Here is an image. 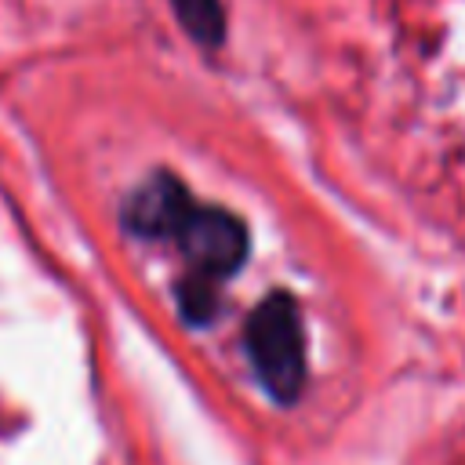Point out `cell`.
<instances>
[{
  "label": "cell",
  "mask_w": 465,
  "mask_h": 465,
  "mask_svg": "<svg viewBox=\"0 0 465 465\" xmlns=\"http://www.w3.org/2000/svg\"><path fill=\"white\" fill-rule=\"evenodd\" d=\"M193 196L189 189L167 174V171H156L149 174L127 200H124V229L131 236H142V240H174V232L182 229V222L189 218L193 211Z\"/></svg>",
  "instance_id": "cell-3"
},
{
  "label": "cell",
  "mask_w": 465,
  "mask_h": 465,
  "mask_svg": "<svg viewBox=\"0 0 465 465\" xmlns=\"http://www.w3.org/2000/svg\"><path fill=\"white\" fill-rule=\"evenodd\" d=\"M174 18L182 22V29L203 44V47H218L225 40V11L222 0H171Z\"/></svg>",
  "instance_id": "cell-4"
},
{
  "label": "cell",
  "mask_w": 465,
  "mask_h": 465,
  "mask_svg": "<svg viewBox=\"0 0 465 465\" xmlns=\"http://www.w3.org/2000/svg\"><path fill=\"white\" fill-rule=\"evenodd\" d=\"M178 312L185 316V323H211L218 312V283L185 272V280H178Z\"/></svg>",
  "instance_id": "cell-5"
},
{
  "label": "cell",
  "mask_w": 465,
  "mask_h": 465,
  "mask_svg": "<svg viewBox=\"0 0 465 465\" xmlns=\"http://www.w3.org/2000/svg\"><path fill=\"white\" fill-rule=\"evenodd\" d=\"M174 243L182 247L189 272L222 283L225 276H232L243 265L251 236H247V225L232 211L193 203L189 218L174 232Z\"/></svg>",
  "instance_id": "cell-2"
},
{
  "label": "cell",
  "mask_w": 465,
  "mask_h": 465,
  "mask_svg": "<svg viewBox=\"0 0 465 465\" xmlns=\"http://www.w3.org/2000/svg\"><path fill=\"white\" fill-rule=\"evenodd\" d=\"M243 341L269 396L280 403H294L305 385V327L298 302L287 291H272L254 305Z\"/></svg>",
  "instance_id": "cell-1"
}]
</instances>
